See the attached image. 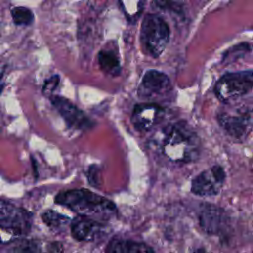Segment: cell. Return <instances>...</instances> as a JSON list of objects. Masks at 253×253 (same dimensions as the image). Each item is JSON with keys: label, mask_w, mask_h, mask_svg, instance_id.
Here are the masks:
<instances>
[{"label": "cell", "mask_w": 253, "mask_h": 253, "mask_svg": "<svg viewBox=\"0 0 253 253\" xmlns=\"http://www.w3.org/2000/svg\"><path fill=\"white\" fill-rule=\"evenodd\" d=\"M201 146L200 137L185 122H177L169 126L161 143L163 154L175 163L196 161L200 156Z\"/></svg>", "instance_id": "cell-1"}, {"label": "cell", "mask_w": 253, "mask_h": 253, "mask_svg": "<svg viewBox=\"0 0 253 253\" xmlns=\"http://www.w3.org/2000/svg\"><path fill=\"white\" fill-rule=\"evenodd\" d=\"M54 201L56 204L68 208L72 211L94 219H109L117 212L116 205L94 192L86 189H72L59 192Z\"/></svg>", "instance_id": "cell-2"}, {"label": "cell", "mask_w": 253, "mask_h": 253, "mask_svg": "<svg viewBox=\"0 0 253 253\" xmlns=\"http://www.w3.org/2000/svg\"><path fill=\"white\" fill-rule=\"evenodd\" d=\"M170 39V29L163 18L146 14L140 28V42L146 53L158 57L165 50Z\"/></svg>", "instance_id": "cell-3"}, {"label": "cell", "mask_w": 253, "mask_h": 253, "mask_svg": "<svg viewBox=\"0 0 253 253\" xmlns=\"http://www.w3.org/2000/svg\"><path fill=\"white\" fill-rule=\"evenodd\" d=\"M253 87L252 70L229 72L222 75L214 86V94L222 103H230L251 92Z\"/></svg>", "instance_id": "cell-4"}, {"label": "cell", "mask_w": 253, "mask_h": 253, "mask_svg": "<svg viewBox=\"0 0 253 253\" xmlns=\"http://www.w3.org/2000/svg\"><path fill=\"white\" fill-rule=\"evenodd\" d=\"M32 225V214L24 209L14 208L0 217V243H9L27 234Z\"/></svg>", "instance_id": "cell-5"}, {"label": "cell", "mask_w": 253, "mask_h": 253, "mask_svg": "<svg viewBox=\"0 0 253 253\" xmlns=\"http://www.w3.org/2000/svg\"><path fill=\"white\" fill-rule=\"evenodd\" d=\"M172 90V85L169 77L158 70H147L139 83L137 94L142 100L150 103L166 97Z\"/></svg>", "instance_id": "cell-6"}, {"label": "cell", "mask_w": 253, "mask_h": 253, "mask_svg": "<svg viewBox=\"0 0 253 253\" xmlns=\"http://www.w3.org/2000/svg\"><path fill=\"white\" fill-rule=\"evenodd\" d=\"M217 121L229 136L241 141L251 131L252 111L250 107L234 111V113L223 111L217 115Z\"/></svg>", "instance_id": "cell-7"}, {"label": "cell", "mask_w": 253, "mask_h": 253, "mask_svg": "<svg viewBox=\"0 0 253 253\" xmlns=\"http://www.w3.org/2000/svg\"><path fill=\"white\" fill-rule=\"evenodd\" d=\"M226 174L222 166L213 165L197 175L191 183V192L200 197L217 195L225 182Z\"/></svg>", "instance_id": "cell-8"}, {"label": "cell", "mask_w": 253, "mask_h": 253, "mask_svg": "<svg viewBox=\"0 0 253 253\" xmlns=\"http://www.w3.org/2000/svg\"><path fill=\"white\" fill-rule=\"evenodd\" d=\"M50 100L52 106L57 110L70 127L87 130L94 126V123L89 117L69 100L59 96H52Z\"/></svg>", "instance_id": "cell-9"}, {"label": "cell", "mask_w": 253, "mask_h": 253, "mask_svg": "<svg viewBox=\"0 0 253 253\" xmlns=\"http://www.w3.org/2000/svg\"><path fill=\"white\" fill-rule=\"evenodd\" d=\"M164 113L165 110L156 103H139L133 107L130 121L136 130L144 132L158 125Z\"/></svg>", "instance_id": "cell-10"}, {"label": "cell", "mask_w": 253, "mask_h": 253, "mask_svg": "<svg viewBox=\"0 0 253 253\" xmlns=\"http://www.w3.org/2000/svg\"><path fill=\"white\" fill-rule=\"evenodd\" d=\"M203 230L209 234H221L227 227L228 217L225 211L214 205H204L199 214Z\"/></svg>", "instance_id": "cell-11"}, {"label": "cell", "mask_w": 253, "mask_h": 253, "mask_svg": "<svg viewBox=\"0 0 253 253\" xmlns=\"http://www.w3.org/2000/svg\"><path fill=\"white\" fill-rule=\"evenodd\" d=\"M70 230L78 241H93L103 233V224L96 219L78 215L70 221Z\"/></svg>", "instance_id": "cell-12"}, {"label": "cell", "mask_w": 253, "mask_h": 253, "mask_svg": "<svg viewBox=\"0 0 253 253\" xmlns=\"http://www.w3.org/2000/svg\"><path fill=\"white\" fill-rule=\"evenodd\" d=\"M106 253H154L151 247L141 242L113 239L106 248Z\"/></svg>", "instance_id": "cell-13"}, {"label": "cell", "mask_w": 253, "mask_h": 253, "mask_svg": "<svg viewBox=\"0 0 253 253\" xmlns=\"http://www.w3.org/2000/svg\"><path fill=\"white\" fill-rule=\"evenodd\" d=\"M98 62L101 69L108 75L118 76L121 72L119 56L113 49H102L98 53Z\"/></svg>", "instance_id": "cell-14"}, {"label": "cell", "mask_w": 253, "mask_h": 253, "mask_svg": "<svg viewBox=\"0 0 253 253\" xmlns=\"http://www.w3.org/2000/svg\"><path fill=\"white\" fill-rule=\"evenodd\" d=\"M42 219L49 228L53 230L62 229L71 221L68 216L51 210L42 212Z\"/></svg>", "instance_id": "cell-15"}, {"label": "cell", "mask_w": 253, "mask_h": 253, "mask_svg": "<svg viewBox=\"0 0 253 253\" xmlns=\"http://www.w3.org/2000/svg\"><path fill=\"white\" fill-rule=\"evenodd\" d=\"M13 22L17 26H28L34 21L33 12L26 7H14L11 10Z\"/></svg>", "instance_id": "cell-16"}, {"label": "cell", "mask_w": 253, "mask_h": 253, "mask_svg": "<svg viewBox=\"0 0 253 253\" xmlns=\"http://www.w3.org/2000/svg\"><path fill=\"white\" fill-rule=\"evenodd\" d=\"M15 244L12 248L13 253H42L40 244L31 239L15 240Z\"/></svg>", "instance_id": "cell-17"}, {"label": "cell", "mask_w": 253, "mask_h": 253, "mask_svg": "<svg viewBox=\"0 0 253 253\" xmlns=\"http://www.w3.org/2000/svg\"><path fill=\"white\" fill-rule=\"evenodd\" d=\"M121 6L123 7V10L126 17L130 21H136L139 18V15L141 14V11L143 10L144 2L141 1H123L120 2Z\"/></svg>", "instance_id": "cell-18"}, {"label": "cell", "mask_w": 253, "mask_h": 253, "mask_svg": "<svg viewBox=\"0 0 253 253\" xmlns=\"http://www.w3.org/2000/svg\"><path fill=\"white\" fill-rule=\"evenodd\" d=\"M251 51V46L249 43L247 42H242L240 44L234 45L231 48L227 49L226 52L223 54V58L222 61H233L238 59L241 56H244L247 52Z\"/></svg>", "instance_id": "cell-19"}, {"label": "cell", "mask_w": 253, "mask_h": 253, "mask_svg": "<svg viewBox=\"0 0 253 253\" xmlns=\"http://www.w3.org/2000/svg\"><path fill=\"white\" fill-rule=\"evenodd\" d=\"M59 83V76L58 75H53L50 78H48L47 80H45V82L42 85V93L44 95H50L57 87Z\"/></svg>", "instance_id": "cell-20"}, {"label": "cell", "mask_w": 253, "mask_h": 253, "mask_svg": "<svg viewBox=\"0 0 253 253\" xmlns=\"http://www.w3.org/2000/svg\"><path fill=\"white\" fill-rule=\"evenodd\" d=\"M155 5L164 10H170L175 13H181L182 3L181 2H172V1H155Z\"/></svg>", "instance_id": "cell-21"}, {"label": "cell", "mask_w": 253, "mask_h": 253, "mask_svg": "<svg viewBox=\"0 0 253 253\" xmlns=\"http://www.w3.org/2000/svg\"><path fill=\"white\" fill-rule=\"evenodd\" d=\"M47 253H64V248L61 242L52 241L47 245Z\"/></svg>", "instance_id": "cell-22"}, {"label": "cell", "mask_w": 253, "mask_h": 253, "mask_svg": "<svg viewBox=\"0 0 253 253\" xmlns=\"http://www.w3.org/2000/svg\"><path fill=\"white\" fill-rule=\"evenodd\" d=\"M194 253H207L204 249H202V248H200V249H197Z\"/></svg>", "instance_id": "cell-23"}, {"label": "cell", "mask_w": 253, "mask_h": 253, "mask_svg": "<svg viewBox=\"0 0 253 253\" xmlns=\"http://www.w3.org/2000/svg\"><path fill=\"white\" fill-rule=\"evenodd\" d=\"M3 88H4V84L0 83V94H1V93H2V91H3Z\"/></svg>", "instance_id": "cell-24"}]
</instances>
